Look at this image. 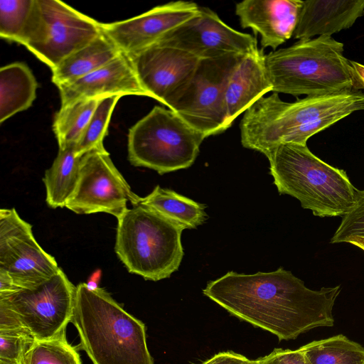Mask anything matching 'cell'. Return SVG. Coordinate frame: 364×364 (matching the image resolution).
<instances>
[{"mask_svg":"<svg viewBox=\"0 0 364 364\" xmlns=\"http://www.w3.org/2000/svg\"><path fill=\"white\" fill-rule=\"evenodd\" d=\"M35 341L26 328L0 331V361L21 364Z\"/></svg>","mask_w":364,"mask_h":364,"instance_id":"obj_29","label":"cell"},{"mask_svg":"<svg viewBox=\"0 0 364 364\" xmlns=\"http://www.w3.org/2000/svg\"><path fill=\"white\" fill-rule=\"evenodd\" d=\"M58 88L61 107L80 100L111 95H134L151 97L141 86L129 57L123 53L94 72Z\"/></svg>","mask_w":364,"mask_h":364,"instance_id":"obj_16","label":"cell"},{"mask_svg":"<svg viewBox=\"0 0 364 364\" xmlns=\"http://www.w3.org/2000/svg\"><path fill=\"white\" fill-rule=\"evenodd\" d=\"M355 236L364 237V190H357L354 205L342 217L330 242H345Z\"/></svg>","mask_w":364,"mask_h":364,"instance_id":"obj_30","label":"cell"},{"mask_svg":"<svg viewBox=\"0 0 364 364\" xmlns=\"http://www.w3.org/2000/svg\"><path fill=\"white\" fill-rule=\"evenodd\" d=\"M100 99L80 100L60 107L53 125L59 149L70 146L76 147Z\"/></svg>","mask_w":364,"mask_h":364,"instance_id":"obj_25","label":"cell"},{"mask_svg":"<svg viewBox=\"0 0 364 364\" xmlns=\"http://www.w3.org/2000/svg\"><path fill=\"white\" fill-rule=\"evenodd\" d=\"M266 157L279 193L296 198L314 215L343 217L354 205L358 189L346 172L322 161L307 145L282 144Z\"/></svg>","mask_w":364,"mask_h":364,"instance_id":"obj_4","label":"cell"},{"mask_svg":"<svg viewBox=\"0 0 364 364\" xmlns=\"http://www.w3.org/2000/svg\"><path fill=\"white\" fill-rule=\"evenodd\" d=\"M140 197L114 165L105 149H94L81 156L80 178L65 208L77 214L105 213L117 219L139 204Z\"/></svg>","mask_w":364,"mask_h":364,"instance_id":"obj_11","label":"cell"},{"mask_svg":"<svg viewBox=\"0 0 364 364\" xmlns=\"http://www.w3.org/2000/svg\"><path fill=\"white\" fill-rule=\"evenodd\" d=\"M244 364H259L257 360H247Z\"/></svg>","mask_w":364,"mask_h":364,"instance_id":"obj_37","label":"cell"},{"mask_svg":"<svg viewBox=\"0 0 364 364\" xmlns=\"http://www.w3.org/2000/svg\"><path fill=\"white\" fill-rule=\"evenodd\" d=\"M60 268L36 240L31 224L15 208L0 210V269L7 272L20 289L33 288Z\"/></svg>","mask_w":364,"mask_h":364,"instance_id":"obj_12","label":"cell"},{"mask_svg":"<svg viewBox=\"0 0 364 364\" xmlns=\"http://www.w3.org/2000/svg\"><path fill=\"white\" fill-rule=\"evenodd\" d=\"M101 277V271H95L85 283L87 287L90 290H95L99 288L98 284Z\"/></svg>","mask_w":364,"mask_h":364,"instance_id":"obj_35","label":"cell"},{"mask_svg":"<svg viewBox=\"0 0 364 364\" xmlns=\"http://www.w3.org/2000/svg\"><path fill=\"white\" fill-rule=\"evenodd\" d=\"M139 204L159 214L184 229H194L207 218L206 205L199 203L176 192L156 186Z\"/></svg>","mask_w":364,"mask_h":364,"instance_id":"obj_23","label":"cell"},{"mask_svg":"<svg viewBox=\"0 0 364 364\" xmlns=\"http://www.w3.org/2000/svg\"><path fill=\"white\" fill-rule=\"evenodd\" d=\"M244 55L200 60L192 76L166 106L205 138L224 132L230 127L225 105L228 82Z\"/></svg>","mask_w":364,"mask_h":364,"instance_id":"obj_9","label":"cell"},{"mask_svg":"<svg viewBox=\"0 0 364 364\" xmlns=\"http://www.w3.org/2000/svg\"><path fill=\"white\" fill-rule=\"evenodd\" d=\"M127 55L143 88L164 105L188 82L200 61L188 52L159 42Z\"/></svg>","mask_w":364,"mask_h":364,"instance_id":"obj_14","label":"cell"},{"mask_svg":"<svg viewBox=\"0 0 364 364\" xmlns=\"http://www.w3.org/2000/svg\"><path fill=\"white\" fill-rule=\"evenodd\" d=\"M24 328L14 311L7 303L0 300V331Z\"/></svg>","mask_w":364,"mask_h":364,"instance_id":"obj_32","label":"cell"},{"mask_svg":"<svg viewBox=\"0 0 364 364\" xmlns=\"http://www.w3.org/2000/svg\"><path fill=\"white\" fill-rule=\"evenodd\" d=\"M0 364H16V363H5V362L0 361Z\"/></svg>","mask_w":364,"mask_h":364,"instance_id":"obj_38","label":"cell"},{"mask_svg":"<svg viewBox=\"0 0 364 364\" xmlns=\"http://www.w3.org/2000/svg\"><path fill=\"white\" fill-rule=\"evenodd\" d=\"M80 160L75 146L59 149L52 166L46 171L43 178L49 207L65 208L79 181Z\"/></svg>","mask_w":364,"mask_h":364,"instance_id":"obj_22","label":"cell"},{"mask_svg":"<svg viewBox=\"0 0 364 364\" xmlns=\"http://www.w3.org/2000/svg\"><path fill=\"white\" fill-rule=\"evenodd\" d=\"M199 11L194 2L178 1L157 6L133 18L101 23L103 33L125 55L139 51L161 39Z\"/></svg>","mask_w":364,"mask_h":364,"instance_id":"obj_15","label":"cell"},{"mask_svg":"<svg viewBox=\"0 0 364 364\" xmlns=\"http://www.w3.org/2000/svg\"><path fill=\"white\" fill-rule=\"evenodd\" d=\"M102 33L101 23L58 0H34L19 44L51 70Z\"/></svg>","mask_w":364,"mask_h":364,"instance_id":"obj_8","label":"cell"},{"mask_svg":"<svg viewBox=\"0 0 364 364\" xmlns=\"http://www.w3.org/2000/svg\"><path fill=\"white\" fill-rule=\"evenodd\" d=\"M157 42L188 52L200 60L232 53L246 55L259 48L256 37L235 30L215 11L200 6L195 16Z\"/></svg>","mask_w":364,"mask_h":364,"instance_id":"obj_13","label":"cell"},{"mask_svg":"<svg viewBox=\"0 0 364 364\" xmlns=\"http://www.w3.org/2000/svg\"><path fill=\"white\" fill-rule=\"evenodd\" d=\"M76 287L64 272L31 289H21L0 298L14 311L23 327L36 341L51 339L65 333L71 322Z\"/></svg>","mask_w":364,"mask_h":364,"instance_id":"obj_10","label":"cell"},{"mask_svg":"<svg viewBox=\"0 0 364 364\" xmlns=\"http://www.w3.org/2000/svg\"><path fill=\"white\" fill-rule=\"evenodd\" d=\"M341 291V285L311 289L283 267L253 274L230 271L203 289L231 315L272 333L279 341L333 326V309Z\"/></svg>","mask_w":364,"mask_h":364,"instance_id":"obj_1","label":"cell"},{"mask_svg":"<svg viewBox=\"0 0 364 364\" xmlns=\"http://www.w3.org/2000/svg\"><path fill=\"white\" fill-rule=\"evenodd\" d=\"M34 0L0 1V36L19 43Z\"/></svg>","mask_w":364,"mask_h":364,"instance_id":"obj_28","label":"cell"},{"mask_svg":"<svg viewBox=\"0 0 364 364\" xmlns=\"http://www.w3.org/2000/svg\"><path fill=\"white\" fill-rule=\"evenodd\" d=\"M122 96L111 95L100 99L98 104L76 146L77 155L94 149H105L103 141L107 135V129L112 114L118 100Z\"/></svg>","mask_w":364,"mask_h":364,"instance_id":"obj_27","label":"cell"},{"mask_svg":"<svg viewBox=\"0 0 364 364\" xmlns=\"http://www.w3.org/2000/svg\"><path fill=\"white\" fill-rule=\"evenodd\" d=\"M273 86L265 67L263 48L245 55L232 73L227 85L225 105L228 122L233 121L245 112Z\"/></svg>","mask_w":364,"mask_h":364,"instance_id":"obj_19","label":"cell"},{"mask_svg":"<svg viewBox=\"0 0 364 364\" xmlns=\"http://www.w3.org/2000/svg\"><path fill=\"white\" fill-rule=\"evenodd\" d=\"M121 53L102 32L51 70L52 81L58 87L73 82L109 63Z\"/></svg>","mask_w":364,"mask_h":364,"instance_id":"obj_20","label":"cell"},{"mask_svg":"<svg viewBox=\"0 0 364 364\" xmlns=\"http://www.w3.org/2000/svg\"><path fill=\"white\" fill-rule=\"evenodd\" d=\"M353 82V90H364V65L349 60Z\"/></svg>","mask_w":364,"mask_h":364,"instance_id":"obj_34","label":"cell"},{"mask_svg":"<svg viewBox=\"0 0 364 364\" xmlns=\"http://www.w3.org/2000/svg\"><path fill=\"white\" fill-rule=\"evenodd\" d=\"M364 15V0L303 1L293 34L295 39L330 36L350 28Z\"/></svg>","mask_w":364,"mask_h":364,"instance_id":"obj_18","label":"cell"},{"mask_svg":"<svg viewBox=\"0 0 364 364\" xmlns=\"http://www.w3.org/2000/svg\"><path fill=\"white\" fill-rule=\"evenodd\" d=\"M38 82L28 65L16 62L0 69V123L29 108Z\"/></svg>","mask_w":364,"mask_h":364,"instance_id":"obj_21","label":"cell"},{"mask_svg":"<svg viewBox=\"0 0 364 364\" xmlns=\"http://www.w3.org/2000/svg\"><path fill=\"white\" fill-rule=\"evenodd\" d=\"M204 139L176 112L155 106L129 129L128 159L163 175L192 166Z\"/></svg>","mask_w":364,"mask_h":364,"instance_id":"obj_7","label":"cell"},{"mask_svg":"<svg viewBox=\"0 0 364 364\" xmlns=\"http://www.w3.org/2000/svg\"><path fill=\"white\" fill-rule=\"evenodd\" d=\"M343 51V43L321 36L265 55L272 92L309 97L353 90L350 60Z\"/></svg>","mask_w":364,"mask_h":364,"instance_id":"obj_5","label":"cell"},{"mask_svg":"<svg viewBox=\"0 0 364 364\" xmlns=\"http://www.w3.org/2000/svg\"><path fill=\"white\" fill-rule=\"evenodd\" d=\"M360 110H364V93L359 90L309 96L292 102L273 92L245 112L240 123L241 144L267 156L282 144L306 145L314 134Z\"/></svg>","mask_w":364,"mask_h":364,"instance_id":"obj_2","label":"cell"},{"mask_svg":"<svg viewBox=\"0 0 364 364\" xmlns=\"http://www.w3.org/2000/svg\"><path fill=\"white\" fill-rule=\"evenodd\" d=\"M71 323L80 346L93 364H154L146 343L145 324L104 289L76 286Z\"/></svg>","mask_w":364,"mask_h":364,"instance_id":"obj_3","label":"cell"},{"mask_svg":"<svg viewBox=\"0 0 364 364\" xmlns=\"http://www.w3.org/2000/svg\"><path fill=\"white\" fill-rule=\"evenodd\" d=\"M21 364H82L80 355L65 333L51 339L35 341Z\"/></svg>","mask_w":364,"mask_h":364,"instance_id":"obj_26","label":"cell"},{"mask_svg":"<svg viewBox=\"0 0 364 364\" xmlns=\"http://www.w3.org/2000/svg\"><path fill=\"white\" fill-rule=\"evenodd\" d=\"M345 242L352 244L364 251V237H351L347 239Z\"/></svg>","mask_w":364,"mask_h":364,"instance_id":"obj_36","label":"cell"},{"mask_svg":"<svg viewBox=\"0 0 364 364\" xmlns=\"http://www.w3.org/2000/svg\"><path fill=\"white\" fill-rule=\"evenodd\" d=\"M299 349L309 364H364V348L341 334L314 341Z\"/></svg>","mask_w":364,"mask_h":364,"instance_id":"obj_24","label":"cell"},{"mask_svg":"<svg viewBox=\"0 0 364 364\" xmlns=\"http://www.w3.org/2000/svg\"><path fill=\"white\" fill-rule=\"evenodd\" d=\"M183 230L151 208L133 205L117 218L114 251L129 272L159 281L178 269Z\"/></svg>","mask_w":364,"mask_h":364,"instance_id":"obj_6","label":"cell"},{"mask_svg":"<svg viewBox=\"0 0 364 364\" xmlns=\"http://www.w3.org/2000/svg\"><path fill=\"white\" fill-rule=\"evenodd\" d=\"M257 360L259 364H309L299 348L297 350L275 348L269 355Z\"/></svg>","mask_w":364,"mask_h":364,"instance_id":"obj_31","label":"cell"},{"mask_svg":"<svg viewBox=\"0 0 364 364\" xmlns=\"http://www.w3.org/2000/svg\"><path fill=\"white\" fill-rule=\"evenodd\" d=\"M301 0H245L235 5L242 28L261 36L262 48L274 50L293 36Z\"/></svg>","mask_w":364,"mask_h":364,"instance_id":"obj_17","label":"cell"},{"mask_svg":"<svg viewBox=\"0 0 364 364\" xmlns=\"http://www.w3.org/2000/svg\"><path fill=\"white\" fill-rule=\"evenodd\" d=\"M248 358L233 351H224L214 355L201 364H244Z\"/></svg>","mask_w":364,"mask_h":364,"instance_id":"obj_33","label":"cell"}]
</instances>
